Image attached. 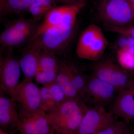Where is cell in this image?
I'll use <instances>...</instances> for the list:
<instances>
[{"label": "cell", "mask_w": 134, "mask_h": 134, "mask_svg": "<svg viewBox=\"0 0 134 134\" xmlns=\"http://www.w3.org/2000/svg\"><path fill=\"white\" fill-rule=\"evenodd\" d=\"M56 2L61 3L64 5H74L79 3L77 0H54Z\"/></svg>", "instance_id": "obj_30"}, {"label": "cell", "mask_w": 134, "mask_h": 134, "mask_svg": "<svg viewBox=\"0 0 134 134\" xmlns=\"http://www.w3.org/2000/svg\"><path fill=\"white\" fill-rule=\"evenodd\" d=\"M75 27V25H59L45 32L39 37L41 40L43 50L51 52L55 55L61 52L71 41L74 33Z\"/></svg>", "instance_id": "obj_11"}, {"label": "cell", "mask_w": 134, "mask_h": 134, "mask_svg": "<svg viewBox=\"0 0 134 134\" xmlns=\"http://www.w3.org/2000/svg\"><path fill=\"white\" fill-rule=\"evenodd\" d=\"M33 32H20L10 27H5L0 36L1 51L5 48H13L26 41H29Z\"/></svg>", "instance_id": "obj_16"}, {"label": "cell", "mask_w": 134, "mask_h": 134, "mask_svg": "<svg viewBox=\"0 0 134 134\" xmlns=\"http://www.w3.org/2000/svg\"><path fill=\"white\" fill-rule=\"evenodd\" d=\"M12 49L8 48V53L0 58V92L10 96L19 83L21 71Z\"/></svg>", "instance_id": "obj_7"}, {"label": "cell", "mask_w": 134, "mask_h": 134, "mask_svg": "<svg viewBox=\"0 0 134 134\" xmlns=\"http://www.w3.org/2000/svg\"><path fill=\"white\" fill-rule=\"evenodd\" d=\"M10 96L16 103L18 108L31 111L42 109L40 88L32 79L24 77Z\"/></svg>", "instance_id": "obj_9"}, {"label": "cell", "mask_w": 134, "mask_h": 134, "mask_svg": "<svg viewBox=\"0 0 134 134\" xmlns=\"http://www.w3.org/2000/svg\"><path fill=\"white\" fill-rule=\"evenodd\" d=\"M115 116L102 107H89L75 134H96L115 120Z\"/></svg>", "instance_id": "obj_10"}, {"label": "cell", "mask_w": 134, "mask_h": 134, "mask_svg": "<svg viewBox=\"0 0 134 134\" xmlns=\"http://www.w3.org/2000/svg\"><path fill=\"white\" fill-rule=\"evenodd\" d=\"M127 1L130 3L131 5L134 4V0H127Z\"/></svg>", "instance_id": "obj_33"}, {"label": "cell", "mask_w": 134, "mask_h": 134, "mask_svg": "<svg viewBox=\"0 0 134 134\" xmlns=\"http://www.w3.org/2000/svg\"><path fill=\"white\" fill-rule=\"evenodd\" d=\"M118 92L110 84L92 75L86 77L85 89L82 99L92 107H102L113 102Z\"/></svg>", "instance_id": "obj_5"}, {"label": "cell", "mask_w": 134, "mask_h": 134, "mask_svg": "<svg viewBox=\"0 0 134 134\" xmlns=\"http://www.w3.org/2000/svg\"><path fill=\"white\" fill-rule=\"evenodd\" d=\"M69 66L72 83L82 99L85 89L86 77L74 63L69 61Z\"/></svg>", "instance_id": "obj_20"}, {"label": "cell", "mask_w": 134, "mask_h": 134, "mask_svg": "<svg viewBox=\"0 0 134 134\" xmlns=\"http://www.w3.org/2000/svg\"><path fill=\"white\" fill-rule=\"evenodd\" d=\"M75 134L74 133V134Z\"/></svg>", "instance_id": "obj_37"}, {"label": "cell", "mask_w": 134, "mask_h": 134, "mask_svg": "<svg viewBox=\"0 0 134 134\" xmlns=\"http://www.w3.org/2000/svg\"><path fill=\"white\" fill-rule=\"evenodd\" d=\"M86 5L85 3H79L74 5H64L53 9L46 15L44 21L38 25L29 41L37 38L53 27L61 25H75L79 12Z\"/></svg>", "instance_id": "obj_3"}, {"label": "cell", "mask_w": 134, "mask_h": 134, "mask_svg": "<svg viewBox=\"0 0 134 134\" xmlns=\"http://www.w3.org/2000/svg\"><path fill=\"white\" fill-rule=\"evenodd\" d=\"M92 70L93 75L113 86L118 93L134 80L127 70L109 60L97 63Z\"/></svg>", "instance_id": "obj_6"}, {"label": "cell", "mask_w": 134, "mask_h": 134, "mask_svg": "<svg viewBox=\"0 0 134 134\" xmlns=\"http://www.w3.org/2000/svg\"><path fill=\"white\" fill-rule=\"evenodd\" d=\"M59 69L49 71H38L35 76L37 83L42 85H46L55 81Z\"/></svg>", "instance_id": "obj_25"}, {"label": "cell", "mask_w": 134, "mask_h": 134, "mask_svg": "<svg viewBox=\"0 0 134 134\" xmlns=\"http://www.w3.org/2000/svg\"><path fill=\"white\" fill-rule=\"evenodd\" d=\"M40 19L32 18H18L10 21L6 27H10L20 32H33L34 34L38 25V22Z\"/></svg>", "instance_id": "obj_19"}, {"label": "cell", "mask_w": 134, "mask_h": 134, "mask_svg": "<svg viewBox=\"0 0 134 134\" xmlns=\"http://www.w3.org/2000/svg\"><path fill=\"white\" fill-rule=\"evenodd\" d=\"M132 7V12H133V16L134 18V4L131 5Z\"/></svg>", "instance_id": "obj_34"}, {"label": "cell", "mask_w": 134, "mask_h": 134, "mask_svg": "<svg viewBox=\"0 0 134 134\" xmlns=\"http://www.w3.org/2000/svg\"><path fill=\"white\" fill-rule=\"evenodd\" d=\"M40 92L41 109L47 113L55 109L58 105L54 100L47 86L42 85L40 88Z\"/></svg>", "instance_id": "obj_22"}, {"label": "cell", "mask_w": 134, "mask_h": 134, "mask_svg": "<svg viewBox=\"0 0 134 134\" xmlns=\"http://www.w3.org/2000/svg\"><path fill=\"white\" fill-rule=\"evenodd\" d=\"M56 2L54 0H34L28 11L34 18L41 19L57 7Z\"/></svg>", "instance_id": "obj_18"}, {"label": "cell", "mask_w": 134, "mask_h": 134, "mask_svg": "<svg viewBox=\"0 0 134 134\" xmlns=\"http://www.w3.org/2000/svg\"><path fill=\"white\" fill-rule=\"evenodd\" d=\"M117 59L121 66L127 70H134V55L126 49L119 48L117 51Z\"/></svg>", "instance_id": "obj_23"}, {"label": "cell", "mask_w": 134, "mask_h": 134, "mask_svg": "<svg viewBox=\"0 0 134 134\" xmlns=\"http://www.w3.org/2000/svg\"><path fill=\"white\" fill-rule=\"evenodd\" d=\"M89 107L81 99H68L47 113L55 134H73L78 129Z\"/></svg>", "instance_id": "obj_1"}, {"label": "cell", "mask_w": 134, "mask_h": 134, "mask_svg": "<svg viewBox=\"0 0 134 134\" xmlns=\"http://www.w3.org/2000/svg\"><path fill=\"white\" fill-rule=\"evenodd\" d=\"M118 45L119 46V48L127 49L129 45L127 37L126 36H121L118 41Z\"/></svg>", "instance_id": "obj_28"}, {"label": "cell", "mask_w": 134, "mask_h": 134, "mask_svg": "<svg viewBox=\"0 0 134 134\" xmlns=\"http://www.w3.org/2000/svg\"><path fill=\"white\" fill-rule=\"evenodd\" d=\"M46 85L49 89L50 93L57 105L68 99L63 90L55 81Z\"/></svg>", "instance_id": "obj_26"}, {"label": "cell", "mask_w": 134, "mask_h": 134, "mask_svg": "<svg viewBox=\"0 0 134 134\" xmlns=\"http://www.w3.org/2000/svg\"><path fill=\"white\" fill-rule=\"evenodd\" d=\"M130 134H134V131L133 133H130Z\"/></svg>", "instance_id": "obj_36"}, {"label": "cell", "mask_w": 134, "mask_h": 134, "mask_svg": "<svg viewBox=\"0 0 134 134\" xmlns=\"http://www.w3.org/2000/svg\"><path fill=\"white\" fill-rule=\"evenodd\" d=\"M127 37L128 40L129 45L126 49L134 55V39L130 37Z\"/></svg>", "instance_id": "obj_29"}, {"label": "cell", "mask_w": 134, "mask_h": 134, "mask_svg": "<svg viewBox=\"0 0 134 134\" xmlns=\"http://www.w3.org/2000/svg\"><path fill=\"white\" fill-rule=\"evenodd\" d=\"M59 61L54 53L43 50L37 72L58 69L59 67Z\"/></svg>", "instance_id": "obj_21"}, {"label": "cell", "mask_w": 134, "mask_h": 134, "mask_svg": "<svg viewBox=\"0 0 134 134\" xmlns=\"http://www.w3.org/2000/svg\"><path fill=\"white\" fill-rule=\"evenodd\" d=\"M125 134H130V133H129V130H127Z\"/></svg>", "instance_id": "obj_35"}, {"label": "cell", "mask_w": 134, "mask_h": 134, "mask_svg": "<svg viewBox=\"0 0 134 134\" xmlns=\"http://www.w3.org/2000/svg\"><path fill=\"white\" fill-rule=\"evenodd\" d=\"M17 107L10 96L0 92V129L8 133L18 131L20 120Z\"/></svg>", "instance_id": "obj_13"}, {"label": "cell", "mask_w": 134, "mask_h": 134, "mask_svg": "<svg viewBox=\"0 0 134 134\" xmlns=\"http://www.w3.org/2000/svg\"><path fill=\"white\" fill-rule=\"evenodd\" d=\"M43 50L40 38L29 41L19 59L24 78L32 80L35 78Z\"/></svg>", "instance_id": "obj_12"}, {"label": "cell", "mask_w": 134, "mask_h": 134, "mask_svg": "<svg viewBox=\"0 0 134 134\" xmlns=\"http://www.w3.org/2000/svg\"><path fill=\"white\" fill-rule=\"evenodd\" d=\"M99 15L107 25L119 27L126 26L133 18L132 6L127 0H103Z\"/></svg>", "instance_id": "obj_4"}, {"label": "cell", "mask_w": 134, "mask_h": 134, "mask_svg": "<svg viewBox=\"0 0 134 134\" xmlns=\"http://www.w3.org/2000/svg\"><path fill=\"white\" fill-rule=\"evenodd\" d=\"M78 2L79 3H86L87 0H77Z\"/></svg>", "instance_id": "obj_32"}, {"label": "cell", "mask_w": 134, "mask_h": 134, "mask_svg": "<svg viewBox=\"0 0 134 134\" xmlns=\"http://www.w3.org/2000/svg\"><path fill=\"white\" fill-rule=\"evenodd\" d=\"M110 111L127 123L134 119V80L118 93Z\"/></svg>", "instance_id": "obj_14"}, {"label": "cell", "mask_w": 134, "mask_h": 134, "mask_svg": "<svg viewBox=\"0 0 134 134\" xmlns=\"http://www.w3.org/2000/svg\"><path fill=\"white\" fill-rule=\"evenodd\" d=\"M106 26L110 31L118 34L121 36L130 37L134 39V26L119 27L106 25Z\"/></svg>", "instance_id": "obj_27"}, {"label": "cell", "mask_w": 134, "mask_h": 134, "mask_svg": "<svg viewBox=\"0 0 134 134\" xmlns=\"http://www.w3.org/2000/svg\"><path fill=\"white\" fill-rule=\"evenodd\" d=\"M16 132H13L12 133H8V132H4L2 130L0 129V134H15Z\"/></svg>", "instance_id": "obj_31"}, {"label": "cell", "mask_w": 134, "mask_h": 134, "mask_svg": "<svg viewBox=\"0 0 134 134\" xmlns=\"http://www.w3.org/2000/svg\"><path fill=\"white\" fill-rule=\"evenodd\" d=\"M127 129L126 122L115 120L96 134H122Z\"/></svg>", "instance_id": "obj_24"}, {"label": "cell", "mask_w": 134, "mask_h": 134, "mask_svg": "<svg viewBox=\"0 0 134 134\" xmlns=\"http://www.w3.org/2000/svg\"><path fill=\"white\" fill-rule=\"evenodd\" d=\"M34 0H0L1 17L12 13L28 11Z\"/></svg>", "instance_id": "obj_17"}, {"label": "cell", "mask_w": 134, "mask_h": 134, "mask_svg": "<svg viewBox=\"0 0 134 134\" xmlns=\"http://www.w3.org/2000/svg\"><path fill=\"white\" fill-rule=\"evenodd\" d=\"M108 44L101 28L91 24L85 29L79 37L76 54L80 59L96 61L99 59Z\"/></svg>", "instance_id": "obj_2"}, {"label": "cell", "mask_w": 134, "mask_h": 134, "mask_svg": "<svg viewBox=\"0 0 134 134\" xmlns=\"http://www.w3.org/2000/svg\"><path fill=\"white\" fill-rule=\"evenodd\" d=\"M19 109L20 134H55L50 124L47 113L42 109L31 111Z\"/></svg>", "instance_id": "obj_8"}, {"label": "cell", "mask_w": 134, "mask_h": 134, "mask_svg": "<svg viewBox=\"0 0 134 134\" xmlns=\"http://www.w3.org/2000/svg\"><path fill=\"white\" fill-rule=\"evenodd\" d=\"M55 82L61 86L68 99H80L72 83L68 61L59 62V70Z\"/></svg>", "instance_id": "obj_15"}]
</instances>
